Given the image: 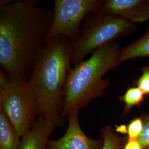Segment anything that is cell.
I'll return each mask as SVG.
<instances>
[{
	"instance_id": "1",
	"label": "cell",
	"mask_w": 149,
	"mask_h": 149,
	"mask_svg": "<svg viewBox=\"0 0 149 149\" xmlns=\"http://www.w3.org/2000/svg\"><path fill=\"white\" fill-rule=\"evenodd\" d=\"M38 2L1 1L0 64L14 83L28 82L51 28L53 11Z\"/></svg>"
},
{
	"instance_id": "2",
	"label": "cell",
	"mask_w": 149,
	"mask_h": 149,
	"mask_svg": "<svg viewBox=\"0 0 149 149\" xmlns=\"http://www.w3.org/2000/svg\"><path fill=\"white\" fill-rule=\"evenodd\" d=\"M73 43L64 37L44 42L28 82L34 91L39 118L55 128L65 125L64 85L72 65Z\"/></svg>"
},
{
	"instance_id": "3",
	"label": "cell",
	"mask_w": 149,
	"mask_h": 149,
	"mask_svg": "<svg viewBox=\"0 0 149 149\" xmlns=\"http://www.w3.org/2000/svg\"><path fill=\"white\" fill-rule=\"evenodd\" d=\"M120 49L117 43H108L70 70L63 90L64 118L104 95L110 81L103 77L119 65Z\"/></svg>"
},
{
	"instance_id": "4",
	"label": "cell",
	"mask_w": 149,
	"mask_h": 149,
	"mask_svg": "<svg viewBox=\"0 0 149 149\" xmlns=\"http://www.w3.org/2000/svg\"><path fill=\"white\" fill-rule=\"evenodd\" d=\"M136 28L134 24L121 18L96 11L92 12L84 22L78 39L73 43L72 65L75 66L90 54L131 34Z\"/></svg>"
},
{
	"instance_id": "5",
	"label": "cell",
	"mask_w": 149,
	"mask_h": 149,
	"mask_svg": "<svg viewBox=\"0 0 149 149\" xmlns=\"http://www.w3.org/2000/svg\"><path fill=\"white\" fill-rule=\"evenodd\" d=\"M3 72L1 69L0 109L22 138L31 130L39 117L36 97L28 82H12Z\"/></svg>"
},
{
	"instance_id": "6",
	"label": "cell",
	"mask_w": 149,
	"mask_h": 149,
	"mask_svg": "<svg viewBox=\"0 0 149 149\" xmlns=\"http://www.w3.org/2000/svg\"><path fill=\"white\" fill-rule=\"evenodd\" d=\"M99 0H55L53 18L49 33L45 41L64 37L74 43L81 31L82 22L96 11Z\"/></svg>"
},
{
	"instance_id": "7",
	"label": "cell",
	"mask_w": 149,
	"mask_h": 149,
	"mask_svg": "<svg viewBox=\"0 0 149 149\" xmlns=\"http://www.w3.org/2000/svg\"><path fill=\"white\" fill-rule=\"evenodd\" d=\"M79 112L69 114L68 126L64 135L57 140L48 141L49 149H102L103 140H95L86 135L81 128L78 118Z\"/></svg>"
},
{
	"instance_id": "8",
	"label": "cell",
	"mask_w": 149,
	"mask_h": 149,
	"mask_svg": "<svg viewBox=\"0 0 149 149\" xmlns=\"http://www.w3.org/2000/svg\"><path fill=\"white\" fill-rule=\"evenodd\" d=\"M96 11L116 16L132 23L149 20V0L101 1Z\"/></svg>"
},
{
	"instance_id": "9",
	"label": "cell",
	"mask_w": 149,
	"mask_h": 149,
	"mask_svg": "<svg viewBox=\"0 0 149 149\" xmlns=\"http://www.w3.org/2000/svg\"><path fill=\"white\" fill-rule=\"evenodd\" d=\"M55 128L38 117L31 130L22 138L18 149H47L49 136Z\"/></svg>"
},
{
	"instance_id": "10",
	"label": "cell",
	"mask_w": 149,
	"mask_h": 149,
	"mask_svg": "<svg viewBox=\"0 0 149 149\" xmlns=\"http://www.w3.org/2000/svg\"><path fill=\"white\" fill-rule=\"evenodd\" d=\"M149 57V29L133 43L121 48L119 62L122 64L128 60Z\"/></svg>"
},
{
	"instance_id": "11",
	"label": "cell",
	"mask_w": 149,
	"mask_h": 149,
	"mask_svg": "<svg viewBox=\"0 0 149 149\" xmlns=\"http://www.w3.org/2000/svg\"><path fill=\"white\" fill-rule=\"evenodd\" d=\"M21 141V138L0 109V149H18Z\"/></svg>"
},
{
	"instance_id": "12",
	"label": "cell",
	"mask_w": 149,
	"mask_h": 149,
	"mask_svg": "<svg viewBox=\"0 0 149 149\" xmlns=\"http://www.w3.org/2000/svg\"><path fill=\"white\" fill-rule=\"evenodd\" d=\"M145 95L136 86L129 87L124 95L119 98V101L124 104V114H127L133 107L140 106L145 100Z\"/></svg>"
},
{
	"instance_id": "13",
	"label": "cell",
	"mask_w": 149,
	"mask_h": 149,
	"mask_svg": "<svg viewBox=\"0 0 149 149\" xmlns=\"http://www.w3.org/2000/svg\"><path fill=\"white\" fill-rule=\"evenodd\" d=\"M103 146L102 149H122L120 140L117 132L107 126L102 130Z\"/></svg>"
},
{
	"instance_id": "14",
	"label": "cell",
	"mask_w": 149,
	"mask_h": 149,
	"mask_svg": "<svg viewBox=\"0 0 149 149\" xmlns=\"http://www.w3.org/2000/svg\"><path fill=\"white\" fill-rule=\"evenodd\" d=\"M144 123L141 117L132 119L127 125L128 139H138L143 129Z\"/></svg>"
},
{
	"instance_id": "15",
	"label": "cell",
	"mask_w": 149,
	"mask_h": 149,
	"mask_svg": "<svg viewBox=\"0 0 149 149\" xmlns=\"http://www.w3.org/2000/svg\"><path fill=\"white\" fill-rule=\"evenodd\" d=\"M141 71L142 74L134 82V86L142 91L145 96H149V66H145Z\"/></svg>"
},
{
	"instance_id": "16",
	"label": "cell",
	"mask_w": 149,
	"mask_h": 149,
	"mask_svg": "<svg viewBox=\"0 0 149 149\" xmlns=\"http://www.w3.org/2000/svg\"><path fill=\"white\" fill-rule=\"evenodd\" d=\"M141 118L144 123L143 129L138 140L143 149H146L149 148V115L144 114Z\"/></svg>"
},
{
	"instance_id": "17",
	"label": "cell",
	"mask_w": 149,
	"mask_h": 149,
	"mask_svg": "<svg viewBox=\"0 0 149 149\" xmlns=\"http://www.w3.org/2000/svg\"><path fill=\"white\" fill-rule=\"evenodd\" d=\"M123 149H143L138 139H128Z\"/></svg>"
},
{
	"instance_id": "18",
	"label": "cell",
	"mask_w": 149,
	"mask_h": 149,
	"mask_svg": "<svg viewBox=\"0 0 149 149\" xmlns=\"http://www.w3.org/2000/svg\"><path fill=\"white\" fill-rule=\"evenodd\" d=\"M116 132L121 134H127V125H120L116 127Z\"/></svg>"
},
{
	"instance_id": "19",
	"label": "cell",
	"mask_w": 149,
	"mask_h": 149,
	"mask_svg": "<svg viewBox=\"0 0 149 149\" xmlns=\"http://www.w3.org/2000/svg\"><path fill=\"white\" fill-rule=\"evenodd\" d=\"M149 149V148H147V149Z\"/></svg>"
}]
</instances>
